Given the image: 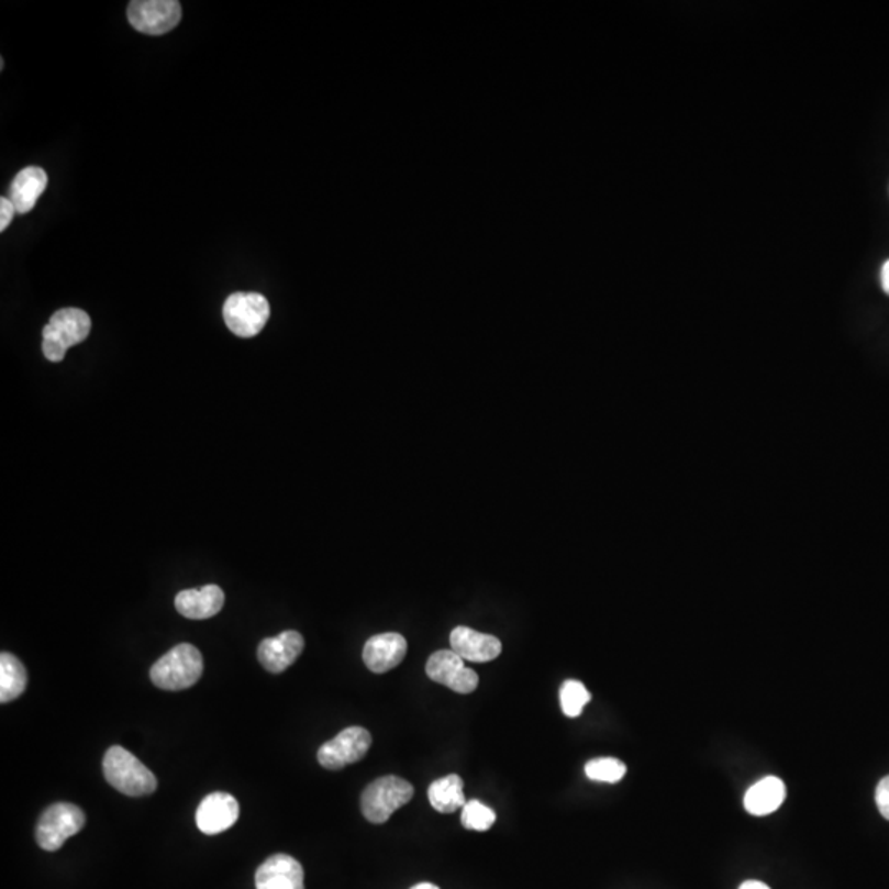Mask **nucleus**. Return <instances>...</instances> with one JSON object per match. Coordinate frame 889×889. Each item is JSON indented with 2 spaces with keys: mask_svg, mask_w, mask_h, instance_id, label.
Returning <instances> with one entry per match:
<instances>
[{
  "mask_svg": "<svg viewBox=\"0 0 889 889\" xmlns=\"http://www.w3.org/2000/svg\"><path fill=\"white\" fill-rule=\"evenodd\" d=\"M105 781L129 798L154 794L157 779L154 773L122 746H111L102 759Z\"/></svg>",
  "mask_w": 889,
  "mask_h": 889,
  "instance_id": "nucleus-1",
  "label": "nucleus"
},
{
  "mask_svg": "<svg viewBox=\"0 0 889 889\" xmlns=\"http://www.w3.org/2000/svg\"><path fill=\"white\" fill-rule=\"evenodd\" d=\"M203 656L193 644L181 643L171 647L152 666L151 679L158 689H190L203 676Z\"/></svg>",
  "mask_w": 889,
  "mask_h": 889,
  "instance_id": "nucleus-2",
  "label": "nucleus"
},
{
  "mask_svg": "<svg viewBox=\"0 0 889 889\" xmlns=\"http://www.w3.org/2000/svg\"><path fill=\"white\" fill-rule=\"evenodd\" d=\"M89 333H91V319L85 310H58L43 329V355L48 362L62 363L66 352L71 346L85 342Z\"/></svg>",
  "mask_w": 889,
  "mask_h": 889,
  "instance_id": "nucleus-3",
  "label": "nucleus"
},
{
  "mask_svg": "<svg viewBox=\"0 0 889 889\" xmlns=\"http://www.w3.org/2000/svg\"><path fill=\"white\" fill-rule=\"evenodd\" d=\"M414 798L411 782L399 776H382L373 781L362 794V812L371 824H385L398 809Z\"/></svg>",
  "mask_w": 889,
  "mask_h": 889,
  "instance_id": "nucleus-4",
  "label": "nucleus"
},
{
  "mask_svg": "<svg viewBox=\"0 0 889 889\" xmlns=\"http://www.w3.org/2000/svg\"><path fill=\"white\" fill-rule=\"evenodd\" d=\"M86 825V815L78 805L56 802L49 805L36 824V844L45 852H56Z\"/></svg>",
  "mask_w": 889,
  "mask_h": 889,
  "instance_id": "nucleus-5",
  "label": "nucleus"
},
{
  "mask_svg": "<svg viewBox=\"0 0 889 889\" xmlns=\"http://www.w3.org/2000/svg\"><path fill=\"white\" fill-rule=\"evenodd\" d=\"M270 316V305L260 293L237 292L227 297L223 319L227 329L240 338L259 335Z\"/></svg>",
  "mask_w": 889,
  "mask_h": 889,
  "instance_id": "nucleus-6",
  "label": "nucleus"
},
{
  "mask_svg": "<svg viewBox=\"0 0 889 889\" xmlns=\"http://www.w3.org/2000/svg\"><path fill=\"white\" fill-rule=\"evenodd\" d=\"M373 736L363 726H349L319 749V763L330 771L362 762L371 748Z\"/></svg>",
  "mask_w": 889,
  "mask_h": 889,
  "instance_id": "nucleus-7",
  "label": "nucleus"
},
{
  "mask_svg": "<svg viewBox=\"0 0 889 889\" xmlns=\"http://www.w3.org/2000/svg\"><path fill=\"white\" fill-rule=\"evenodd\" d=\"M127 19L137 32L165 35L180 23L181 5L177 0H134L129 3Z\"/></svg>",
  "mask_w": 889,
  "mask_h": 889,
  "instance_id": "nucleus-8",
  "label": "nucleus"
},
{
  "mask_svg": "<svg viewBox=\"0 0 889 889\" xmlns=\"http://www.w3.org/2000/svg\"><path fill=\"white\" fill-rule=\"evenodd\" d=\"M425 673H427L429 679L442 684L462 696L475 692L479 684L478 674L466 667L465 660L452 649L437 651L432 654L429 657Z\"/></svg>",
  "mask_w": 889,
  "mask_h": 889,
  "instance_id": "nucleus-9",
  "label": "nucleus"
},
{
  "mask_svg": "<svg viewBox=\"0 0 889 889\" xmlns=\"http://www.w3.org/2000/svg\"><path fill=\"white\" fill-rule=\"evenodd\" d=\"M197 825L204 835H218L233 827L240 819V802L226 792H213L201 801Z\"/></svg>",
  "mask_w": 889,
  "mask_h": 889,
  "instance_id": "nucleus-10",
  "label": "nucleus"
},
{
  "mask_svg": "<svg viewBox=\"0 0 889 889\" xmlns=\"http://www.w3.org/2000/svg\"><path fill=\"white\" fill-rule=\"evenodd\" d=\"M305 647L302 634L299 631H284L279 636L267 637L259 644L257 659L264 669L273 674H280L289 669Z\"/></svg>",
  "mask_w": 889,
  "mask_h": 889,
  "instance_id": "nucleus-11",
  "label": "nucleus"
},
{
  "mask_svg": "<svg viewBox=\"0 0 889 889\" xmlns=\"http://www.w3.org/2000/svg\"><path fill=\"white\" fill-rule=\"evenodd\" d=\"M305 874L296 858L273 855L256 871V889H305Z\"/></svg>",
  "mask_w": 889,
  "mask_h": 889,
  "instance_id": "nucleus-12",
  "label": "nucleus"
},
{
  "mask_svg": "<svg viewBox=\"0 0 889 889\" xmlns=\"http://www.w3.org/2000/svg\"><path fill=\"white\" fill-rule=\"evenodd\" d=\"M408 654V641L399 633L376 634L363 649V660L371 673L385 674L398 667Z\"/></svg>",
  "mask_w": 889,
  "mask_h": 889,
  "instance_id": "nucleus-13",
  "label": "nucleus"
},
{
  "mask_svg": "<svg viewBox=\"0 0 889 889\" xmlns=\"http://www.w3.org/2000/svg\"><path fill=\"white\" fill-rule=\"evenodd\" d=\"M453 653L469 663H489L501 654V641L491 634L478 633L471 627L456 626L449 634Z\"/></svg>",
  "mask_w": 889,
  "mask_h": 889,
  "instance_id": "nucleus-14",
  "label": "nucleus"
},
{
  "mask_svg": "<svg viewBox=\"0 0 889 889\" xmlns=\"http://www.w3.org/2000/svg\"><path fill=\"white\" fill-rule=\"evenodd\" d=\"M224 604V591L218 585H207L197 590H184L175 598V608L188 620H208L216 616Z\"/></svg>",
  "mask_w": 889,
  "mask_h": 889,
  "instance_id": "nucleus-15",
  "label": "nucleus"
},
{
  "mask_svg": "<svg viewBox=\"0 0 889 889\" xmlns=\"http://www.w3.org/2000/svg\"><path fill=\"white\" fill-rule=\"evenodd\" d=\"M48 185V175L43 168L26 167L16 174L10 185V198L16 213L26 214L35 208L36 201L42 197Z\"/></svg>",
  "mask_w": 889,
  "mask_h": 889,
  "instance_id": "nucleus-16",
  "label": "nucleus"
},
{
  "mask_svg": "<svg viewBox=\"0 0 889 889\" xmlns=\"http://www.w3.org/2000/svg\"><path fill=\"white\" fill-rule=\"evenodd\" d=\"M786 799V785L776 776H768L753 785L745 794V809L752 815L762 818L781 808Z\"/></svg>",
  "mask_w": 889,
  "mask_h": 889,
  "instance_id": "nucleus-17",
  "label": "nucleus"
},
{
  "mask_svg": "<svg viewBox=\"0 0 889 889\" xmlns=\"http://www.w3.org/2000/svg\"><path fill=\"white\" fill-rule=\"evenodd\" d=\"M463 779L458 775L445 776L429 786V801L432 808L441 814H453L465 808L466 799L463 792Z\"/></svg>",
  "mask_w": 889,
  "mask_h": 889,
  "instance_id": "nucleus-18",
  "label": "nucleus"
},
{
  "mask_svg": "<svg viewBox=\"0 0 889 889\" xmlns=\"http://www.w3.org/2000/svg\"><path fill=\"white\" fill-rule=\"evenodd\" d=\"M26 689L25 666L13 654L0 656V702L9 703L19 699Z\"/></svg>",
  "mask_w": 889,
  "mask_h": 889,
  "instance_id": "nucleus-19",
  "label": "nucleus"
},
{
  "mask_svg": "<svg viewBox=\"0 0 889 889\" xmlns=\"http://www.w3.org/2000/svg\"><path fill=\"white\" fill-rule=\"evenodd\" d=\"M626 765L616 758L591 759L585 765V775L588 779L597 782H608L614 785L626 776Z\"/></svg>",
  "mask_w": 889,
  "mask_h": 889,
  "instance_id": "nucleus-20",
  "label": "nucleus"
},
{
  "mask_svg": "<svg viewBox=\"0 0 889 889\" xmlns=\"http://www.w3.org/2000/svg\"><path fill=\"white\" fill-rule=\"evenodd\" d=\"M590 700V692L580 680H565L560 689V705L565 715L570 716V719L580 716L585 705Z\"/></svg>",
  "mask_w": 889,
  "mask_h": 889,
  "instance_id": "nucleus-21",
  "label": "nucleus"
},
{
  "mask_svg": "<svg viewBox=\"0 0 889 889\" xmlns=\"http://www.w3.org/2000/svg\"><path fill=\"white\" fill-rule=\"evenodd\" d=\"M496 812L479 801H468L462 811V825L468 831L486 832L494 825Z\"/></svg>",
  "mask_w": 889,
  "mask_h": 889,
  "instance_id": "nucleus-22",
  "label": "nucleus"
},
{
  "mask_svg": "<svg viewBox=\"0 0 889 889\" xmlns=\"http://www.w3.org/2000/svg\"><path fill=\"white\" fill-rule=\"evenodd\" d=\"M875 799H877L878 811H880L881 815L889 821V776L881 779L880 785H878Z\"/></svg>",
  "mask_w": 889,
  "mask_h": 889,
  "instance_id": "nucleus-23",
  "label": "nucleus"
},
{
  "mask_svg": "<svg viewBox=\"0 0 889 889\" xmlns=\"http://www.w3.org/2000/svg\"><path fill=\"white\" fill-rule=\"evenodd\" d=\"M15 207L5 197L0 198V231H5L15 214Z\"/></svg>",
  "mask_w": 889,
  "mask_h": 889,
  "instance_id": "nucleus-24",
  "label": "nucleus"
},
{
  "mask_svg": "<svg viewBox=\"0 0 889 889\" xmlns=\"http://www.w3.org/2000/svg\"><path fill=\"white\" fill-rule=\"evenodd\" d=\"M881 287H884L885 293L889 296V259L881 267Z\"/></svg>",
  "mask_w": 889,
  "mask_h": 889,
  "instance_id": "nucleus-25",
  "label": "nucleus"
},
{
  "mask_svg": "<svg viewBox=\"0 0 889 889\" xmlns=\"http://www.w3.org/2000/svg\"><path fill=\"white\" fill-rule=\"evenodd\" d=\"M740 889H771V888H769L768 885L763 884V881L749 880L745 881V884H742V887H740Z\"/></svg>",
  "mask_w": 889,
  "mask_h": 889,
  "instance_id": "nucleus-26",
  "label": "nucleus"
},
{
  "mask_svg": "<svg viewBox=\"0 0 889 889\" xmlns=\"http://www.w3.org/2000/svg\"><path fill=\"white\" fill-rule=\"evenodd\" d=\"M411 889H441V888L435 887V885H432V884H421V885H415V887L411 888Z\"/></svg>",
  "mask_w": 889,
  "mask_h": 889,
  "instance_id": "nucleus-27",
  "label": "nucleus"
}]
</instances>
